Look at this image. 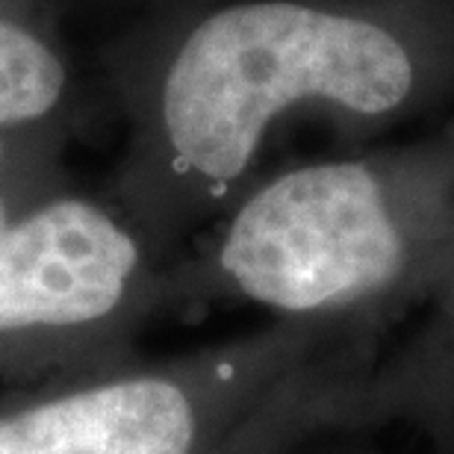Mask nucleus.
Segmentation results:
<instances>
[{
  "mask_svg": "<svg viewBox=\"0 0 454 454\" xmlns=\"http://www.w3.org/2000/svg\"><path fill=\"white\" fill-rule=\"evenodd\" d=\"M446 153L333 160L245 198L213 257L219 284L278 319L389 328L431 298L454 242Z\"/></svg>",
  "mask_w": 454,
  "mask_h": 454,
  "instance_id": "nucleus-1",
  "label": "nucleus"
},
{
  "mask_svg": "<svg viewBox=\"0 0 454 454\" xmlns=\"http://www.w3.org/2000/svg\"><path fill=\"white\" fill-rule=\"evenodd\" d=\"M416 68L384 27L301 4H242L189 35L162 83V136L175 171L222 192L295 104H328L357 121L398 113Z\"/></svg>",
  "mask_w": 454,
  "mask_h": 454,
  "instance_id": "nucleus-2",
  "label": "nucleus"
},
{
  "mask_svg": "<svg viewBox=\"0 0 454 454\" xmlns=\"http://www.w3.org/2000/svg\"><path fill=\"white\" fill-rule=\"evenodd\" d=\"M139 275V242L110 213L53 201L0 233V337L118 316Z\"/></svg>",
  "mask_w": 454,
  "mask_h": 454,
  "instance_id": "nucleus-3",
  "label": "nucleus"
},
{
  "mask_svg": "<svg viewBox=\"0 0 454 454\" xmlns=\"http://www.w3.org/2000/svg\"><path fill=\"white\" fill-rule=\"evenodd\" d=\"M454 416V242L425 322L366 380L351 434L404 422L428 437Z\"/></svg>",
  "mask_w": 454,
  "mask_h": 454,
  "instance_id": "nucleus-4",
  "label": "nucleus"
},
{
  "mask_svg": "<svg viewBox=\"0 0 454 454\" xmlns=\"http://www.w3.org/2000/svg\"><path fill=\"white\" fill-rule=\"evenodd\" d=\"M66 71L48 44L0 21V124L33 121L53 110Z\"/></svg>",
  "mask_w": 454,
  "mask_h": 454,
  "instance_id": "nucleus-5",
  "label": "nucleus"
},
{
  "mask_svg": "<svg viewBox=\"0 0 454 454\" xmlns=\"http://www.w3.org/2000/svg\"><path fill=\"white\" fill-rule=\"evenodd\" d=\"M428 440L434 442V454H454V416L434 434H428Z\"/></svg>",
  "mask_w": 454,
  "mask_h": 454,
  "instance_id": "nucleus-6",
  "label": "nucleus"
},
{
  "mask_svg": "<svg viewBox=\"0 0 454 454\" xmlns=\"http://www.w3.org/2000/svg\"><path fill=\"white\" fill-rule=\"evenodd\" d=\"M325 454H387V451H378V449H363V446H354V449H333V451H325Z\"/></svg>",
  "mask_w": 454,
  "mask_h": 454,
  "instance_id": "nucleus-7",
  "label": "nucleus"
},
{
  "mask_svg": "<svg viewBox=\"0 0 454 454\" xmlns=\"http://www.w3.org/2000/svg\"><path fill=\"white\" fill-rule=\"evenodd\" d=\"M6 231V219H4V204H0V233Z\"/></svg>",
  "mask_w": 454,
  "mask_h": 454,
  "instance_id": "nucleus-8",
  "label": "nucleus"
}]
</instances>
